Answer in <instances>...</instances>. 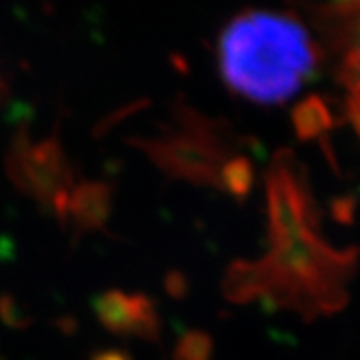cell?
I'll use <instances>...</instances> for the list:
<instances>
[{
    "instance_id": "cell-1",
    "label": "cell",
    "mask_w": 360,
    "mask_h": 360,
    "mask_svg": "<svg viewBox=\"0 0 360 360\" xmlns=\"http://www.w3.org/2000/svg\"><path fill=\"white\" fill-rule=\"evenodd\" d=\"M356 260V250H338L322 238L316 217L270 234V250L257 260H232L220 288L232 304L260 300L314 321L347 304Z\"/></svg>"
},
{
    "instance_id": "cell-2",
    "label": "cell",
    "mask_w": 360,
    "mask_h": 360,
    "mask_svg": "<svg viewBox=\"0 0 360 360\" xmlns=\"http://www.w3.org/2000/svg\"><path fill=\"white\" fill-rule=\"evenodd\" d=\"M319 60L304 25L290 14L245 11L219 39V68L226 86L258 104H281L302 89Z\"/></svg>"
},
{
    "instance_id": "cell-3",
    "label": "cell",
    "mask_w": 360,
    "mask_h": 360,
    "mask_svg": "<svg viewBox=\"0 0 360 360\" xmlns=\"http://www.w3.org/2000/svg\"><path fill=\"white\" fill-rule=\"evenodd\" d=\"M132 148L148 156L165 176L220 191V170L236 155L238 139L222 118H210L179 94L172 101V127L160 136H130Z\"/></svg>"
},
{
    "instance_id": "cell-4",
    "label": "cell",
    "mask_w": 360,
    "mask_h": 360,
    "mask_svg": "<svg viewBox=\"0 0 360 360\" xmlns=\"http://www.w3.org/2000/svg\"><path fill=\"white\" fill-rule=\"evenodd\" d=\"M4 170L18 193L51 210L52 198L75 186V168L60 142V122L56 120L51 136L39 142L30 141L26 127H18L4 156Z\"/></svg>"
},
{
    "instance_id": "cell-5",
    "label": "cell",
    "mask_w": 360,
    "mask_h": 360,
    "mask_svg": "<svg viewBox=\"0 0 360 360\" xmlns=\"http://www.w3.org/2000/svg\"><path fill=\"white\" fill-rule=\"evenodd\" d=\"M321 25L338 46L340 84L347 90V115L360 136V4H330L321 8Z\"/></svg>"
},
{
    "instance_id": "cell-6",
    "label": "cell",
    "mask_w": 360,
    "mask_h": 360,
    "mask_svg": "<svg viewBox=\"0 0 360 360\" xmlns=\"http://www.w3.org/2000/svg\"><path fill=\"white\" fill-rule=\"evenodd\" d=\"M112 184L103 180H82L70 193V219L75 222V240L86 232H108L112 214Z\"/></svg>"
},
{
    "instance_id": "cell-7",
    "label": "cell",
    "mask_w": 360,
    "mask_h": 360,
    "mask_svg": "<svg viewBox=\"0 0 360 360\" xmlns=\"http://www.w3.org/2000/svg\"><path fill=\"white\" fill-rule=\"evenodd\" d=\"M144 295H127L118 288H110L92 300V309L108 333L116 336H136Z\"/></svg>"
},
{
    "instance_id": "cell-8",
    "label": "cell",
    "mask_w": 360,
    "mask_h": 360,
    "mask_svg": "<svg viewBox=\"0 0 360 360\" xmlns=\"http://www.w3.org/2000/svg\"><path fill=\"white\" fill-rule=\"evenodd\" d=\"M252 186H255V167L250 158L245 155H234L229 158L220 170V191L229 193L238 205H243Z\"/></svg>"
},
{
    "instance_id": "cell-9",
    "label": "cell",
    "mask_w": 360,
    "mask_h": 360,
    "mask_svg": "<svg viewBox=\"0 0 360 360\" xmlns=\"http://www.w3.org/2000/svg\"><path fill=\"white\" fill-rule=\"evenodd\" d=\"M295 120L296 134L300 139H312L316 136L321 130L328 127V112L324 110V104L319 98H309V101H302L295 108Z\"/></svg>"
},
{
    "instance_id": "cell-10",
    "label": "cell",
    "mask_w": 360,
    "mask_h": 360,
    "mask_svg": "<svg viewBox=\"0 0 360 360\" xmlns=\"http://www.w3.org/2000/svg\"><path fill=\"white\" fill-rule=\"evenodd\" d=\"M214 354V340L205 330H186L180 336L172 360H212Z\"/></svg>"
},
{
    "instance_id": "cell-11",
    "label": "cell",
    "mask_w": 360,
    "mask_h": 360,
    "mask_svg": "<svg viewBox=\"0 0 360 360\" xmlns=\"http://www.w3.org/2000/svg\"><path fill=\"white\" fill-rule=\"evenodd\" d=\"M0 322L13 330H26L34 322V319L26 310L25 304L16 300V296L11 292H2L0 295Z\"/></svg>"
},
{
    "instance_id": "cell-12",
    "label": "cell",
    "mask_w": 360,
    "mask_h": 360,
    "mask_svg": "<svg viewBox=\"0 0 360 360\" xmlns=\"http://www.w3.org/2000/svg\"><path fill=\"white\" fill-rule=\"evenodd\" d=\"M162 284H165L167 295L174 300H184L191 292V281L182 270H168Z\"/></svg>"
},
{
    "instance_id": "cell-13",
    "label": "cell",
    "mask_w": 360,
    "mask_h": 360,
    "mask_svg": "<svg viewBox=\"0 0 360 360\" xmlns=\"http://www.w3.org/2000/svg\"><path fill=\"white\" fill-rule=\"evenodd\" d=\"M92 360H132V356H130L127 350H116V348H112V350L96 352L92 356Z\"/></svg>"
},
{
    "instance_id": "cell-14",
    "label": "cell",
    "mask_w": 360,
    "mask_h": 360,
    "mask_svg": "<svg viewBox=\"0 0 360 360\" xmlns=\"http://www.w3.org/2000/svg\"><path fill=\"white\" fill-rule=\"evenodd\" d=\"M8 96V86L4 84V80L0 78V101H4Z\"/></svg>"
},
{
    "instance_id": "cell-15",
    "label": "cell",
    "mask_w": 360,
    "mask_h": 360,
    "mask_svg": "<svg viewBox=\"0 0 360 360\" xmlns=\"http://www.w3.org/2000/svg\"><path fill=\"white\" fill-rule=\"evenodd\" d=\"M0 360H6V359H4V356H2V354H0Z\"/></svg>"
}]
</instances>
